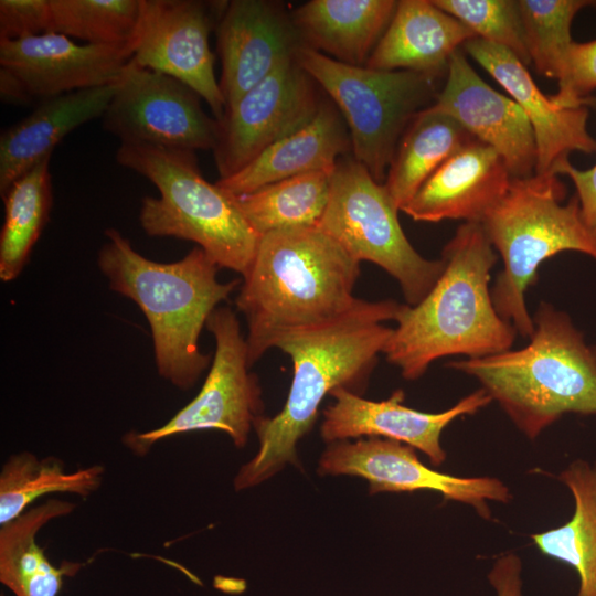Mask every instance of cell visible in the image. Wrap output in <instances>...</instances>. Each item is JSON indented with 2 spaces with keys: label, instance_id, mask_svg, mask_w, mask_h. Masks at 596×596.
<instances>
[{
  "label": "cell",
  "instance_id": "6da1fadb",
  "mask_svg": "<svg viewBox=\"0 0 596 596\" xmlns=\"http://www.w3.org/2000/svg\"><path fill=\"white\" fill-rule=\"evenodd\" d=\"M403 304L359 299L343 316L279 337L274 348L289 355L292 381L283 409L273 417H258L253 428L259 447L234 478L236 491L255 487L287 464L297 465V444L310 432L326 395L343 387L363 393L390 340Z\"/></svg>",
  "mask_w": 596,
  "mask_h": 596
},
{
  "label": "cell",
  "instance_id": "7a4b0ae2",
  "mask_svg": "<svg viewBox=\"0 0 596 596\" xmlns=\"http://www.w3.org/2000/svg\"><path fill=\"white\" fill-rule=\"evenodd\" d=\"M359 277L360 262L318 226L262 235L235 300L247 322L249 366L283 334L351 310Z\"/></svg>",
  "mask_w": 596,
  "mask_h": 596
},
{
  "label": "cell",
  "instance_id": "3957f363",
  "mask_svg": "<svg viewBox=\"0 0 596 596\" xmlns=\"http://www.w3.org/2000/svg\"><path fill=\"white\" fill-rule=\"evenodd\" d=\"M444 269L415 306L403 305L383 354L406 380L448 355L482 358L510 350L517 329L492 302L490 272L498 256L480 223L461 224L441 254Z\"/></svg>",
  "mask_w": 596,
  "mask_h": 596
},
{
  "label": "cell",
  "instance_id": "277c9868",
  "mask_svg": "<svg viewBox=\"0 0 596 596\" xmlns=\"http://www.w3.org/2000/svg\"><path fill=\"white\" fill-rule=\"evenodd\" d=\"M97 264L111 290L131 299L147 318L159 375L180 390L192 387L210 365L199 338L210 315L240 285L221 283L217 265L199 246L183 258L160 263L139 254L115 228Z\"/></svg>",
  "mask_w": 596,
  "mask_h": 596
},
{
  "label": "cell",
  "instance_id": "5b68a950",
  "mask_svg": "<svg viewBox=\"0 0 596 596\" xmlns=\"http://www.w3.org/2000/svg\"><path fill=\"white\" fill-rule=\"evenodd\" d=\"M532 319L525 347L448 366L477 379L518 429L535 439L565 414L596 415V344L550 304L542 302Z\"/></svg>",
  "mask_w": 596,
  "mask_h": 596
},
{
  "label": "cell",
  "instance_id": "8992f818",
  "mask_svg": "<svg viewBox=\"0 0 596 596\" xmlns=\"http://www.w3.org/2000/svg\"><path fill=\"white\" fill-rule=\"evenodd\" d=\"M116 159L159 191L141 200L139 222L147 235L194 242L219 268L247 273L260 236L233 196L204 179L195 151L120 143Z\"/></svg>",
  "mask_w": 596,
  "mask_h": 596
},
{
  "label": "cell",
  "instance_id": "52a82bcc",
  "mask_svg": "<svg viewBox=\"0 0 596 596\" xmlns=\"http://www.w3.org/2000/svg\"><path fill=\"white\" fill-rule=\"evenodd\" d=\"M566 190L557 174L511 178L503 198L480 223L503 259L491 298L498 315L522 337L534 330L524 294L547 258L566 251L596 260V237L585 224L576 195L564 203Z\"/></svg>",
  "mask_w": 596,
  "mask_h": 596
},
{
  "label": "cell",
  "instance_id": "ba28073f",
  "mask_svg": "<svg viewBox=\"0 0 596 596\" xmlns=\"http://www.w3.org/2000/svg\"><path fill=\"white\" fill-rule=\"evenodd\" d=\"M296 61L341 113L352 156L384 183L406 127L436 99L435 77L353 66L306 46L298 50Z\"/></svg>",
  "mask_w": 596,
  "mask_h": 596
},
{
  "label": "cell",
  "instance_id": "9c48e42d",
  "mask_svg": "<svg viewBox=\"0 0 596 596\" xmlns=\"http://www.w3.org/2000/svg\"><path fill=\"white\" fill-rule=\"evenodd\" d=\"M383 183L352 155L341 157L330 180L318 225L358 262H371L392 277L408 306L417 305L444 269L443 259L423 257L409 243Z\"/></svg>",
  "mask_w": 596,
  "mask_h": 596
},
{
  "label": "cell",
  "instance_id": "30bf717a",
  "mask_svg": "<svg viewBox=\"0 0 596 596\" xmlns=\"http://www.w3.org/2000/svg\"><path fill=\"white\" fill-rule=\"evenodd\" d=\"M206 329L215 340V353L199 394L162 426L147 432H128L124 445L145 456L160 440L196 430L215 429L230 436L237 448L248 439L264 405L257 376L249 371L246 339L236 313L217 307Z\"/></svg>",
  "mask_w": 596,
  "mask_h": 596
},
{
  "label": "cell",
  "instance_id": "8fae6325",
  "mask_svg": "<svg viewBox=\"0 0 596 596\" xmlns=\"http://www.w3.org/2000/svg\"><path fill=\"white\" fill-rule=\"evenodd\" d=\"M102 119L103 128L120 143L193 151L213 150L220 131L219 120L203 110L191 87L132 60L117 79Z\"/></svg>",
  "mask_w": 596,
  "mask_h": 596
},
{
  "label": "cell",
  "instance_id": "7c38bea8",
  "mask_svg": "<svg viewBox=\"0 0 596 596\" xmlns=\"http://www.w3.org/2000/svg\"><path fill=\"white\" fill-rule=\"evenodd\" d=\"M134 55L126 44H77L46 32L0 40V95L13 104L43 100L117 82Z\"/></svg>",
  "mask_w": 596,
  "mask_h": 596
},
{
  "label": "cell",
  "instance_id": "4fadbf2b",
  "mask_svg": "<svg viewBox=\"0 0 596 596\" xmlns=\"http://www.w3.org/2000/svg\"><path fill=\"white\" fill-rule=\"evenodd\" d=\"M226 1L139 0L131 60L172 76L204 99L215 119L226 106L215 77L210 33Z\"/></svg>",
  "mask_w": 596,
  "mask_h": 596
},
{
  "label": "cell",
  "instance_id": "5bb4252c",
  "mask_svg": "<svg viewBox=\"0 0 596 596\" xmlns=\"http://www.w3.org/2000/svg\"><path fill=\"white\" fill-rule=\"evenodd\" d=\"M320 89L295 56L226 109L219 120L213 149L220 179L236 173L265 149L308 124L324 99Z\"/></svg>",
  "mask_w": 596,
  "mask_h": 596
},
{
  "label": "cell",
  "instance_id": "9a60e30c",
  "mask_svg": "<svg viewBox=\"0 0 596 596\" xmlns=\"http://www.w3.org/2000/svg\"><path fill=\"white\" fill-rule=\"evenodd\" d=\"M318 472L363 478L371 494L436 491L445 500L470 505L486 520L491 518L489 501L508 503L512 498L498 478L458 477L434 470L418 459L415 448L381 437L329 444L320 457Z\"/></svg>",
  "mask_w": 596,
  "mask_h": 596
},
{
  "label": "cell",
  "instance_id": "2e32d148",
  "mask_svg": "<svg viewBox=\"0 0 596 596\" xmlns=\"http://www.w3.org/2000/svg\"><path fill=\"white\" fill-rule=\"evenodd\" d=\"M215 33L226 109L304 46L291 13L276 1H226Z\"/></svg>",
  "mask_w": 596,
  "mask_h": 596
},
{
  "label": "cell",
  "instance_id": "e0dca14e",
  "mask_svg": "<svg viewBox=\"0 0 596 596\" xmlns=\"http://www.w3.org/2000/svg\"><path fill=\"white\" fill-rule=\"evenodd\" d=\"M330 395L334 403L323 411L320 426L324 441L331 444L363 436L387 438L423 451L435 467L446 460L440 444L443 430L457 417L473 415L492 402L481 387L439 413L407 407L403 404L402 390L380 402L365 400L343 387L334 389Z\"/></svg>",
  "mask_w": 596,
  "mask_h": 596
},
{
  "label": "cell",
  "instance_id": "ac0fdd59",
  "mask_svg": "<svg viewBox=\"0 0 596 596\" xmlns=\"http://www.w3.org/2000/svg\"><path fill=\"white\" fill-rule=\"evenodd\" d=\"M429 108L453 117L475 139L492 147L512 178L534 174L536 146L526 115L512 98L483 82L460 50L451 55L445 86Z\"/></svg>",
  "mask_w": 596,
  "mask_h": 596
},
{
  "label": "cell",
  "instance_id": "d6986e66",
  "mask_svg": "<svg viewBox=\"0 0 596 596\" xmlns=\"http://www.w3.org/2000/svg\"><path fill=\"white\" fill-rule=\"evenodd\" d=\"M462 47L526 115L536 146L534 174L554 173L558 163L568 160L572 151L596 152V139L587 130L588 107L556 106L540 91L526 66L502 46L475 36Z\"/></svg>",
  "mask_w": 596,
  "mask_h": 596
},
{
  "label": "cell",
  "instance_id": "ffe728a7",
  "mask_svg": "<svg viewBox=\"0 0 596 596\" xmlns=\"http://www.w3.org/2000/svg\"><path fill=\"white\" fill-rule=\"evenodd\" d=\"M511 178L501 156L473 139L447 159L401 211L421 222L481 223L505 194Z\"/></svg>",
  "mask_w": 596,
  "mask_h": 596
},
{
  "label": "cell",
  "instance_id": "44dd1931",
  "mask_svg": "<svg viewBox=\"0 0 596 596\" xmlns=\"http://www.w3.org/2000/svg\"><path fill=\"white\" fill-rule=\"evenodd\" d=\"M350 151L347 124L336 105L324 98L308 124L215 183L231 195H241L295 175L332 171L338 160Z\"/></svg>",
  "mask_w": 596,
  "mask_h": 596
},
{
  "label": "cell",
  "instance_id": "7402d4cb",
  "mask_svg": "<svg viewBox=\"0 0 596 596\" xmlns=\"http://www.w3.org/2000/svg\"><path fill=\"white\" fill-rule=\"evenodd\" d=\"M475 36L432 0H401L364 66L436 77L448 68L458 47Z\"/></svg>",
  "mask_w": 596,
  "mask_h": 596
},
{
  "label": "cell",
  "instance_id": "603a6c76",
  "mask_svg": "<svg viewBox=\"0 0 596 596\" xmlns=\"http://www.w3.org/2000/svg\"><path fill=\"white\" fill-rule=\"evenodd\" d=\"M116 91V83L63 94L39 103L33 111L1 132L0 194L77 127L102 117Z\"/></svg>",
  "mask_w": 596,
  "mask_h": 596
},
{
  "label": "cell",
  "instance_id": "cb8c5ba5",
  "mask_svg": "<svg viewBox=\"0 0 596 596\" xmlns=\"http://www.w3.org/2000/svg\"><path fill=\"white\" fill-rule=\"evenodd\" d=\"M394 0H311L292 13L304 46L364 66L395 12Z\"/></svg>",
  "mask_w": 596,
  "mask_h": 596
},
{
  "label": "cell",
  "instance_id": "d4e9b609",
  "mask_svg": "<svg viewBox=\"0 0 596 596\" xmlns=\"http://www.w3.org/2000/svg\"><path fill=\"white\" fill-rule=\"evenodd\" d=\"M75 504L50 499L28 509L0 529V582L14 596H57L63 576L81 565L54 566L36 543V535L49 522L71 514Z\"/></svg>",
  "mask_w": 596,
  "mask_h": 596
},
{
  "label": "cell",
  "instance_id": "484cf974",
  "mask_svg": "<svg viewBox=\"0 0 596 596\" xmlns=\"http://www.w3.org/2000/svg\"><path fill=\"white\" fill-rule=\"evenodd\" d=\"M475 138L453 117L427 107L403 132L384 181L401 211L424 182L453 155Z\"/></svg>",
  "mask_w": 596,
  "mask_h": 596
},
{
  "label": "cell",
  "instance_id": "4316f807",
  "mask_svg": "<svg viewBox=\"0 0 596 596\" xmlns=\"http://www.w3.org/2000/svg\"><path fill=\"white\" fill-rule=\"evenodd\" d=\"M557 479L574 499L573 515L531 539L543 555L575 570L579 578L576 596H596V461L576 459Z\"/></svg>",
  "mask_w": 596,
  "mask_h": 596
},
{
  "label": "cell",
  "instance_id": "83f0119b",
  "mask_svg": "<svg viewBox=\"0 0 596 596\" xmlns=\"http://www.w3.org/2000/svg\"><path fill=\"white\" fill-rule=\"evenodd\" d=\"M332 171L295 175L232 196L259 236L274 231L318 226L328 204Z\"/></svg>",
  "mask_w": 596,
  "mask_h": 596
},
{
  "label": "cell",
  "instance_id": "f1b7e54d",
  "mask_svg": "<svg viewBox=\"0 0 596 596\" xmlns=\"http://www.w3.org/2000/svg\"><path fill=\"white\" fill-rule=\"evenodd\" d=\"M51 156L19 178L2 198L4 221L0 233V279L14 280L50 219L53 202Z\"/></svg>",
  "mask_w": 596,
  "mask_h": 596
},
{
  "label": "cell",
  "instance_id": "f546056e",
  "mask_svg": "<svg viewBox=\"0 0 596 596\" xmlns=\"http://www.w3.org/2000/svg\"><path fill=\"white\" fill-rule=\"evenodd\" d=\"M104 473L102 465L67 472L56 457L39 458L29 451L10 456L0 472V525L17 519L49 493L87 498L99 489Z\"/></svg>",
  "mask_w": 596,
  "mask_h": 596
},
{
  "label": "cell",
  "instance_id": "4dcf8cb0",
  "mask_svg": "<svg viewBox=\"0 0 596 596\" xmlns=\"http://www.w3.org/2000/svg\"><path fill=\"white\" fill-rule=\"evenodd\" d=\"M526 50L540 75L558 79L573 43L571 26L593 0H518Z\"/></svg>",
  "mask_w": 596,
  "mask_h": 596
},
{
  "label": "cell",
  "instance_id": "1f68e13d",
  "mask_svg": "<svg viewBox=\"0 0 596 596\" xmlns=\"http://www.w3.org/2000/svg\"><path fill=\"white\" fill-rule=\"evenodd\" d=\"M50 32L85 44L132 43L139 0H50Z\"/></svg>",
  "mask_w": 596,
  "mask_h": 596
},
{
  "label": "cell",
  "instance_id": "d6a6232c",
  "mask_svg": "<svg viewBox=\"0 0 596 596\" xmlns=\"http://www.w3.org/2000/svg\"><path fill=\"white\" fill-rule=\"evenodd\" d=\"M471 30L476 36L512 52L525 66L531 63L518 0H432Z\"/></svg>",
  "mask_w": 596,
  "mask_h": 596
},
{
  "label": "cell",
  "instance_id": "836d02e7",
  "mask_svg": "<svg viewBox=\"0 0 596 596\" xmlns=\"http://www.w3.org/2000/svg\"><path fill=\"white\" fill-rule=\"evenodd\" d=\"M558 82V91L551 100L561 108L596 105L590 95L596 89V40L571 44Z\"/></svg>",
  "mask_w": 596,
  "mask_h": 596
},
{
  "label": "cell",
  "instance_id": "e575fe53",
  "mask_svg": "<svg viewBox=\"0 0 596 596\" xmlns=\"http://www.w3.org/2000/svg\"><path fill=\"white\" fill-rule=\"evenodd\" d=\"M50 0H1L0 40H19L50 32Z\"/></svg>",
  "mask_w": 596,
  "mask_h": 596
},
{
  "label": "cell",
  "instance_id": "d590c367",
  "mask_svg": "<svg viewBox=\"0 0 596 596\" xmlns=\"http://www.w3.org/2000/svg\"><path fill=\"white\" fill-rule=\"evenodd\" d=\"M555 174L567 175L576 189L583 220L596 237V164L587 170H581L565 160L555 168Z\"/></svg>",
  "mask_w": 596,
  "mask_h": 596
},
{
  "label": "cell",
  "instance_id": "8d00e7d4",
  "mask_svg": "<svg viewBox=\"0 0 596 596\" xmlns=\"http://www.w3.org/2000/svg\"><path fill=\"white\" fill-rule=\"evenodd\" d=\"M488 579L497 596H523L522 562L514 553L500 556L492 565Z\"/></svg>",
  "mask_w": 596,
  "mask_h": 596
}]
</instances>
